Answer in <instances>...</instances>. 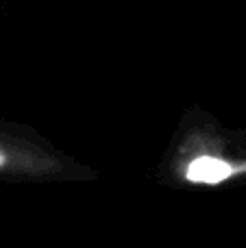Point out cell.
<instances>
[{
    "instance_id": "6da1fadb",
    "label": "cell",
    "mask_w": 246,
    "mask_h": 248,
    "mask_svg": "<svg viewBox=\"0 0 246 248\" xmlns=\"http://www.w3.org/2000/svg\"><path fill=\"white\" fill-rule=\"evenodd\" d=\"M159 181L216 189L246 181V141L199 107L183 113L164 155Z\"/></svg>"
}]
</instances>
